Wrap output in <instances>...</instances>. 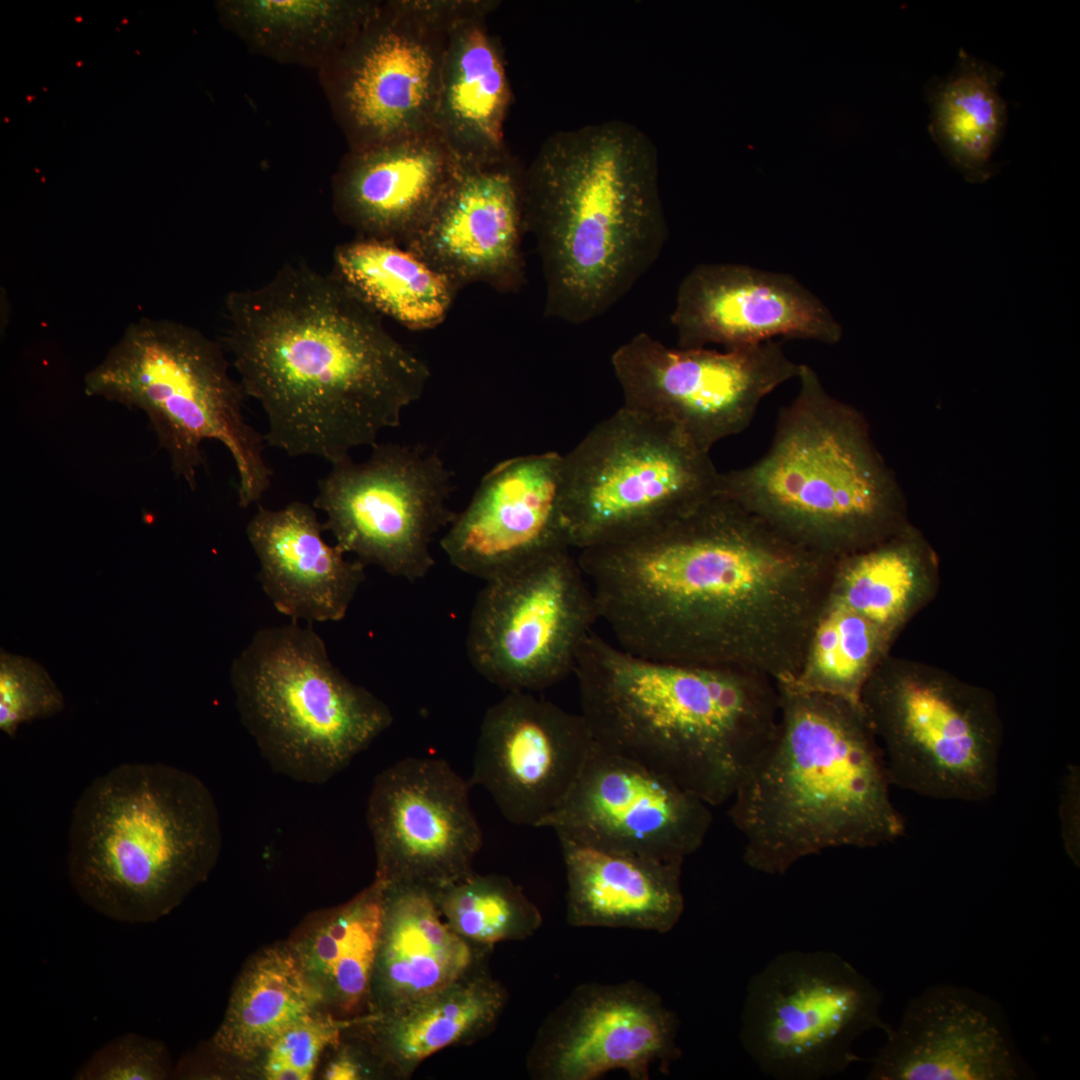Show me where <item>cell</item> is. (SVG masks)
I'll return each mask as SVG.
<instances>
[{"mask_svg": "<svg viewBox=\"0 0 1080 1080\" xmlns=\"http://www.w3.org/2000/svg\"><path fill=\"white\" fill-rule=\"evenodd\" d=\"M577 557L622 649L776 682L801 669L836 560L720 494Z\"/></svg>", "mask_w": 1080, "mask_h": 1080, "instance_id": "cell-1", "label": "cell"}, {"mask_svg": "<svg viewBox=\"0 0 1080 1080\" xmlns=\"http://www.w3.org/2000/svg\"><path fill=\"white\" fill-rule=\"evenodd\" d=\"M222 345L266 418L267 445L334 464L401 424L429 382L426 362L332 272L284 264L231 291Z\"/></svg>", "mask_w": 1080, "mask_h": 1080, "instance_id": "cell-2", "label": "cell"}, {"mask_svg": "<svg viewBox=\"0 0 1080 1080\" xmlns=\"http://www.w3.org/2000/svg\"><path fill=\"white\" fill-rule=\"evenodd\" d=\"M524 203L541 262L544 315L572 325L613 308L668 238L657 149L623 121L550 135L524 169Z\"/></svg>", "mask_w": 1080, "mask_h": 1080, "instance_id": "cell-3", "label": "cell"}, {"mask_svg": "<svg viewBox=\"0 0 1080 1080\" xmlns=\"http://www.w3.org/2000/svg\"><path fill=\"white\" fill-rule=\"evenodd\" d=\"M573 674L594 741L713 806L732 799L779 722L770 676L650 659L593 631Z\"/></svg>", "mask_w": 1080, "mask_h": 1080, "instance_id": "cell-4", "label": "cell"}, {"mask_svg": "<svg viewBox=\"0 0 1080 1080\" xmlns=\"http://www.w3.org/2000/svg\"><path fill=\"white\" fill-rule=\"evenodd\" d=\"M776 683V733L730 800L744 862L783 875L828 849L899 839L905 821L861 704Z\"/></svg>", "mask_w": 1080, "mask_h": 1080, "instance_id": "cell-5", "label": "cell"}, {"mask_svg": "<svg viewBox=\"0 0 1080 1080\" xmlns=\"http://www.w3.org/2000/svg\"><path fill=\"white\" fill-rule=\"evenodd\" d=\"M221 837L215 800L199 778L161 763L122 764L75 804L68 878L103 916L153 923L205 878Z\"/></svg>", "mask_w": 1080, "mask_h": 1080, "instance_id": "cell-6", "label": "cell"}, {"mask_svg": "<svg viewBox=\"0 0 1080 1080\" xmlns=\"http://www.w3.org/2000/svg\"><path fill=\"white\" fill-rule=\"evenodd\" d=\"M768 451L720 473L717 494L755 512L797 542L840 557L897 533L909 521L900 489L863 417L830 395L802 364Z\"/></svg>", "mask_w": 1080, "mask_h": 1080, "instance_id": "cell-7", "label": "cell"}, {"mask_svg": "<svg viewBox=\"0 0 1080 1080\" xmlns=\"http://www.w3.org/2000/svg\"><path fill=\"white\" fill-rule=\"evenodd\" d=\"M230 365L222 343L198 329L142 318L86 373L84 391L142 411L172 472L192 491L205 465L203 444L221 443L235 465L237 503L248 508L270 489L273 470L264 434L245 418L247 396Z\"/></svg>", "mask_w": 1080, "mask_h": 1080, "instance_id": "cell-8", "label": "cell"}, {"mask_svg": "<svg viewBox=\"0 0 1080 1080\" xmlns=\"http://www.w3.org/2000/svg\"><path fill=\"white\" fill-rule=\"evenodd\" d=\"M230 682L261 756L302 783L334 778L393 722L381 699L332 663L312 623L256 631L234 658Z\"/></svg>", "mask_w": 1080, "mask_h": 1080, "instance_id": "cell-9", "label": "cell"}, {"mask_svg": "<svg viewBox=\"0 0 1080 1080\" xmlns=\"http://www.w3.org/2000/svg\"><path fill=\"white\" fill-rule=\"evenodd\" d=\"M860 704L891 785L965 802L996 794L1004 732L988 690L937 666L889 654L867 680Z\"/></svg>", "mask_w": 1080, "mask_h": 1080, "instance_id": "cell-10", "label": "cell"}, {"mask_svg": "<svg viewBox=\"0 0 1080 1080\" xmlns=\"http://www.w3.org/2000/svg\"><path fill=\"white\" fill-rule=\"evenodd\" d=\"M709 452L622 406L563 455L569 544L580 551L641 531L717 494Z\"/></svg>", "mask_w": 1080, "mask_h": 1080, "instance_id": "cell-11", "label": "cell"}, {"mask_svg": "<svg viewBox=\"0 0 1080 1080\" xmlns=\"http://www.w3.org/2000/svg\"><path fill=\"white\" fill-rule=\"evenodd\" d=\"M880 990L831 951L791 950L752 976L741 1016V1043L766 1075L818 1080L859 1061L863 1034L892 1026L880 1014Z\"/></svg>", "mask_w": 1080, "mask_h": 1080, "instance_id": "cell-12", "label": "cell"}, {"mask_svg": "<svg viewBox=\"0 0 1080 1080\" xmlns=\"http://www.w3.org/2000/svg\"><path fill=\"white\" fill-rule=\"evenodd\" d=\"M470 0H377L318 78L348 150L432 129L449 29Z\"/></svg>", "mask_w": 1080, "mask_h": 1080, "instance_id": "cell-13", "label": "cell"}, {"mask_svg": "<svg viewBox=\"0 0 1080 1080\" xmlns=\"http://www.w3.org/2000/svg\"><path fill=\"white\" fill-rule=\"evenodd\" d=\"M369 457L331 464L313 506L346 554L410 582L435 564L431 543L457 512L449 506L453 472L422 445L377 443Z\"/></svg>", "mask_w": 1080, "mask_h": 1080, "instance_id": "cell-14", "label": "cell"}, {"mask_svg": "<svg viewBox=\"0 0 1080 1080\" xmlns=\"http://www.w3.org/2000/svg\"><path fill=\"white\" fill-rule=\"evenodd\" d=\"M572 549H557L485 581L466 638L473 668L507 692L544 690L573 674L599 620Z\"/></svg>", "mask_w": 1080, "mask_h": 1080, "instance_id": "cell-15", "label": "cell"}, {"mask_svg": "<svg viewBox=\"0 0 1080 1080\" xmlns=\"http://www.w3.org/2000/svg\"><path fill=\"white\" fill-rule=\"evenodd\" d=\"M611 364L623 406L674 427L709 453L747 428L762 399L798 378L802 367L774 340L719 352L671 348L646 332L619 346Z\"/></svg>", "mask_w": 1080, "mask_h": 1080, "instance_id": "cell-16", "label": "cell"}, {"mask_svg": "<svg viewBox=\"0 0 1080 1080\" xmlns=\"http://www.w3.org/2000/svg\"><path fill=\"white\" fill-rule=\"evenodd\" d=\"M470 786L439 758L408 757L381 771L366 808L376 877L435 893L473 873L483 838Z\"/></svg>", "mask_w": 1080, "mask_h": 1080, "instance_id": "cell-17", "label": "cell"}, {"mask_svg": "<svg viewBox=\"0 0 1080 1080\" xmlns=\"http://www.w3.org/2000/svg\"><path fill=\"white\" fill-rule=\"evenodd\" d=\"M679 1020L641 982L583 983L544 1020L527 1056L541 1080H595L611 1071L649 1080L668 1073L682 1051Z\"/></svg>", "mask_w": 1080, "mask_h": 1080, "instance_id": "cell-18", "label": "cell"}, {"mask_svg": "<svg viewBox=\"0 0 1080 1080\" xmlns=\"http://www.w3.org/2000/svg\"><path fill=\"white\" fill-rule=\"evenodd\" d=\"M594 743L580 713L532 692H507L484 714L469 782L483 787L509 822L540 828L570 793Z\"/></svg>", "mask_w": 1080, "mask_h": 1080, "instance_id": "cell-19", "label": "cell"}, {"mask_svg": "<svg viewBox=\"0 0 1080 1080\" xmlns=\"http://www.w3.org/2000/svg\"><path fill=\"white\" fill-rule=\"evenodd\" d=\"M712 821L703 800L595 742L570 793L541 827L684 862L702 846Z\"/></svg>", "mask_w": 1080, "mask_h": 1080, "instance_id": "cell-20", "label": "cell"}, {"mask_svg": "<svg viewBox=\"0 0 1080 1080\" xmlns=\"http://www.w3.org/2000/svg\"><path fill=\"white\" fill-rule=\"evenodd\" d=\"M524 169L510 154L460 164L427 220L403 247L459 289L482 283L518 292L526 281Z\"/></svg>", "mask_w": 1080, "mask_h": 1080, "instance_id": "cell-21", "label": "cell"}, {"mask_svg": "<svg viewBox=\"0 0 1080 1080\" xmlns=\"http://www.w3.org/2000/svg\"><path fill=\"white\" fill-rule=\"evenodd\" d=\"M440 546L453 566L484 581L545 553L572 549L563 508V455L548 451L496 464Z\"/></svg>", "mask_w": 1080, "mask_h": 1080, "instance_id": "cell-22", "label": "cell"}, {"mask_svg": "<svg viewBox=\"0 0 1080 1080\" xmlns=\"http://www.w3.org/2000/svg\"><path fill=\"white\" fill-rule=\"evenodd\" d=\"M1030 1075L994 1001L966 987L935 984L907 1004L867 1078L1021 1080Z\"/></svg>", "mask_w": 1080, "mask_h": 1080, "instance_id": "cell-23", "label": "cell"}, {"mask_svg": "<svg viewBox=\"0 0 1080 1080\" xmlns=\"http://www.w3.org/2000/svg\"><path fill=\"white\" fill-rule=\"evenodd\" d=\"M680 348L725 350L774 337L839 341L826 306L795 278L732 263L700 264L681 281L670 316Z\"/></svg>", "mask_w": 1080, "mask_h": 1080, "instance_id": "cell-24", "label": "cell"}, {"mask_svg": "<svg viewBox=\"0 0 1080 1080\" xmlns=\"http://www.w3.org/2000/svg\"><path fill=\"white\" fill-rule=\"evenodd\" d=\"M459 166L433 129L348 150L332 178L334 213L357 237L404 246Z\"/></svg>", "mask_w": 1080, "mask_h": 1080, "instance_id": "cell-25", "label": "cell"}, {"mask_svg": "<svg viewBox=\"0 0 1080 1080\" xmlns=\"http://www.w3.org/2000/svg\"><path fill=\"white\" fill-rule=\"evenodd\" d=\"M324 531L314 506L301 501L279 509L259 503L246 525L261 588L290 620H342L365 580V565L328 544Z\"/></svg>", "mask_w": 1080, "mask_h": 1080, "instance_id": "cell-26", "label": "cell"}, {"mask_svg": "<svg viewBox=\"0 0 1080 1080\" xmlns=\"http://www.w3.org/2000/svg\"><path fill=\"white\" fill-rule=\"evenodd\" d=\"M566 870V921L582 928L667 933L684 911L683 861L556 833Z\"/></svg>", "mask_w": 1080, "mask_h": 1080, "instance_id": "cell-27", "label": "cell"}, {"mask_svg": "<svg viewBox=\"0 0 1080 1080\" xmlns=\"http://www.w3.org/2000/svg\"><path fill=\"white\" fill-rule=\"evenodd\" d=\"M498 3L470 0L448 33L432 129L461 165L509 154L504 124L512 91L502 48L487 25Z\"/></svg>", "mask_w": 1080, "mask_h": 1080, "instance_id": "cell-28", "label": "cell"}, {"mask_svg": "<svg viewBox=\"0 0 1080 1080\" xmlns=\"http://www.w3.org/2000/svg\"><path fill=\"white\" fill-rule=\"evenodd\" d=\"M486 953L451 929L432 892L385 883L384 922L370 989L381 1008L375 1014L448 987L481 964Z\"/></svg>", "mask_w": 1080, "mask_h": 1080, "instance_id": "cell-29", "label": "cell"}, {"mask_svg": "<svg viewBox=\"0 0 1080 1080\" xmlns=\"http://www.w3.org/2000/svg\"><path fill=\"white\" fill-rule=\"evenodd\" d=\"M939 587L936 554L908 523L872 546L837 557L828 596L896 640Z\"/></svg>", "mask_w": 1080, "mask_h": 1080, "instance_id": "cell-30", "label": "cell"}, {"mask_svg": "<svg viewBox=\"0 0 1080 1080\" xmlns=\"http://www.w3.org/2000/svg\"><path fill=\"white\" fill-rule=\"evenodd\" d=\"M503 985L479 964L448 987L393 1011L372 1014L384 1058L410 1077L435 1053L486 1036L506 1006Z\"/></svg>", "mask_w": 1080, "mask_h": 1080, "instance_id": "cell-31", "label": "cell"}, {"mask_svg": "<svg viewBox=\"0 0 1080 1080\" xmlns=\"http://www.w3.org/2000/svg\"><path fill=\"white\" fill-rule=\"evenodd\" d=\"M377 0H226L223 25L253 53L320 70L358 31Z\"/></svg>", "mask_w": 1080, "mask_h": 1080, "instance_id": "cell-32", "label": "cell"}, {"mask_svg": "<svg viewBox=\"0 0 1080 1080\" xmlns=\"http://www.w3.org/2000/svg\"><path fill=\"white\" fill-rule=\"evenodd\" d=\"M1003 73L994 65L960 50L956 65L925 88L930 108L929 133L943 156L970 181H984L1008 120L999 91Z\"/></svg>", "mask_w": 1080, "mask_h": 1080, "instance_id": "cell-33", "label": "cell"}, {"mask_svg": "<svg viewBox=\"0 0 1080 1080\" xmlns=\"http://www.w3.org/2000/svg\"><path fill=\"white\" fill-rule=\"evenodd\" d=\"M332 273L379 315L411 330L439 326L460 290L409 249L372 238L339 244Z\"/></svg>", "mask_w": 1080, "mask_h": 1080, "instance_id": "cell-34", "label": "cell"}, {"mask_svg": "<svg viewBox=\"0 0 1080 1080\" xmlns=\"http://www.w3.org/2000/svg\"><path fill=\"white\" fill-rule=\"evenodd\" d=\"M320 998L301 961L284 949L267 950L238 978L212 1048L225 1056L253 1059L293 1022L313 1012Z\"/></svg>", "mask_w": 1080, "mask_h": 1080, "instance_id": "cell-35", "label": "cell"}, {"mask_svg": "<svg viewBox=\"0 0 1080 1080\" xmlns=\"http://www.w3.org/2000/svg\"><path fill=\"white\" fill-rule=\"evenodd\" d=\"M385 913V883L375 881L338 909L310 940L308 972L317 973L338 1007L356 1011L370 996Z\"/></svg>", "mask_w": 1080, "mask_h": 1080, "instance_id": "cell-36", "label": "cell"}, {"mask_svg": "<svg viewBox=\"0 0 1080 1080\" xmlns=\"http://www.w3.org/2000/svg\"><path fill=\"white\" fill-rule=\"evenodd\" d=\"M895 640L827 596L792 686L860 703L862 690Z\"/></svg>", "mask_w": 1080, "mask_h": 1080, "instance_id": "cell-37", "label": "cell"}, {"mask_svg": "<svg viewBox=\"0 0 1080 1080\" xmlns=\"http://www.w3.org/2000/svg\"><path fill=\"white\" fill-rule=\"evenodd\" d=\"M433 895L446 923L478 949L524 940L542 924L538 907L502 875L473 872Z\"/></svg>", "mask_w": 1080, "mask_h": 1080, "instance_id": "cell-38", "label": "cell"}, {"mask_svg": "<svg viewBox=\"0 0 1080 1080\" xmlns=\"http://www.w3.org/2000/svg\"><path fill=\"white\" fill-rule=\"evenodd\" d=\"M64 697L45 668L0 650V730L14 738L22 723L60 712Z\"/></svg>", "mask_w": 1080, "mask_h": 1080, "instance_id": "cell-39", "label": "cell"}, {"mask_svg": "<svg viewBox=\"0 0 1080 1080\" xmlns=\"http://www.w3.org/2000/svg\"><path fill=\"white\" fill-rule=\"evenodd\" d=\"M369 1015L338 1020L310 1012L288 1026L266 1050L264 1074L269 1080L311 1079L323 1050L339 1043L341 1033Z\"/></svg>", "mask_w": 1080, "mask_h": 1080, "instance_id": "cell-40", "label": "cell"}, {"mask_svg": "<svg viewBox=\"0 0 1080 1080\" xmlns=\"http://www.w3.org/2000/svg\"><path fill=\"white\" fill-rule=\"evenodd\" d=\"M171 1074L166 1046L136 1033L113 1038L75 1072L77 1080H159Z\"/></svg>", "mask_w": 1080, "mask_h": 1080, "instance_id": "cell-41", "label": "cell"}, {"mask_svg": "<svg viewBox=\"0 0 1080 1080\" xmlns=\"http://www.w3.org/2000/svg\"><path fill=\"white\" fill-rule=\"evenodd\" d=\"M1059 818L1061 837L1069 858L1080 865V770L1077 765H1069L1063 777Z\"/></svg>", "mask_w": 1080, "mask_h": 1080, "instance_id": "cell-42", "label": "cell"}, {"mask_svg": "<svg viewBox=\"0 0 1080 1080\" xmlns=\"http://www.w3.org/2000/svg\"><path fill=\"white\" fill-rule=\"evenodd\" d=\"M362 1068L357 1060L349 1055H342L334 1060L325 1072L328 1080L361 1079Z\"/></svg>", "mask_w": 1080, "mask_h": 1080, "instance_id": "cell-43", "label": "cell"}]
</instances>
